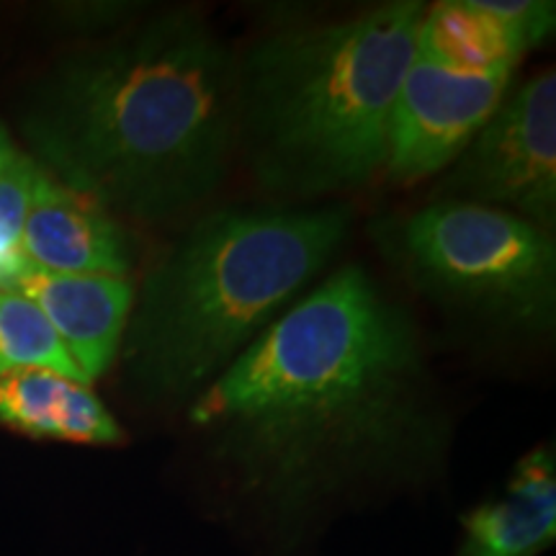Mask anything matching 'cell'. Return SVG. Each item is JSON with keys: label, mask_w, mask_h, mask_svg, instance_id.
<instances>
[{"label": "cell", "mask_w": 556, "mask_h": 556, "mask_svg": "<svg viewBox=\"0 0 556 556\" xmlns=\"http://www.w3.org/2000/svg\"><path fill=\"white\" fill-rule=\"evenodd\" d=\"M523 54L510 29L484 9L482 0H446L433 5L417 34V58L462 73L518 65Z\"/></svg>", "instance_id": "obj_12"}, {"label": "cell", "mask_w": 556, "mask_h": 556, "mask_svg": "<svg viewBox=\"0 0 556 556\" xmlns=\"http://www.w3.org/2000/svg\"><path fill=\"white\" fill-rule=\"evenodd\" d=\"M351 208H219L186 229L135 294L122 358L137 392L197 400L319 274Z\"/></svg>", "instance_id": "obj_4"}, {"label": "cell", "mask_w": 556, "mask_h": 556, "mask_svg": "<svg viewBox=\"0 0 556 556\" xmlns=\"http://www.w3.org/2000/svg\"><path fill=\"white\" fill-rule=\"evenodd\" d=\"M371 235L420 294L520 332L556 319V242L546 229L500 208L430 201L379 219Z\"/></svg>", "instance_id": "obj_5"}, {"label": "cell", "mask_w": 556, "mask_h": 556, "mask_svg": "<svg viewBox=\"0 0 556 556\" xmlns=\"http://www.w3.org/2000/svg\"><path fill=\"white\" fill-rule=\"evenodd\" d=\"M18 152H21V150L16 148V144H13L9 129H5L3 124H0V170H3L5 165H9L11 160L18 155Z\"/></svg>", "instance_id": "obj_16"}, {"label": "cell", "mask_w": 556, "mask_h": 556, "mask_svg": "<svg viewBox=\"0 0 556 556\" xmlns=\"http://www.w3.org/2000/svg\"><path fill=\"white\" fill-rule=\"evenodd\" d=\"M47 368L88 384L37 304L16 287H0V374Z\"/></svg>", "instance_id": "obj_13"}, {"label": "cell", "mask_w": 556, "mask_h": 556, "mask_svg": "<svg viewBox=\"0 0 556 556\" xmlns=\"http://www.w3.org/2000/svg\"><path fill=\"white\" fill-rule=\"evenodd\" d=\"M189 422L278 518L358 484L422 479L448 446L413 317L356 263L270 323Z\"/></svg>", "instance_id": "obj_1"}, {"label": "cell", "mask_w": 556, "mask_h": 556, "mask_svg": "<svg viewBox=\"0 0 556 556\" xmlns=\"http://www.w3.org/2000/svg\"><path fill=\"white\" fill-rule=\"evenodd\" d=\"M235 65L197 11H165L52 70L24 109L34 160L109 212L163 225L217 191L235 142Z\"/></svg>", "instance_id": "obj_2"}, {"label": "cell", "mask_w": 556, "mask_h": 556, "mask_svg": "<svg viewBox=\"0 0 556 556\" xmlns=\"http://www.w3.org/2000/svg\"><path fill=\"white\" fill-rule=\"evenodd\" d=\"M433 201H464L516 214L541 229L556 222V75L552 70L503 99L451 165Z\"/></svg>", "instance_id": "obj_6"}, {"label": "cell", "mask_w": 556, "mask_h": 556, "mask_svg": "<svg viewBox=\"0 0 556 556\" xmlns=\"http://www.w3.org/2000/svg\"><path fill=\"white\" fill-rule=\"evenodd\" d=\"M428 5L394 0L255 41L235 65V142L263 189L291 199L384 173L394 99Z\"/></svg>", "instance_id": "obj_3"}, {"label": "cell", "mask_w": 556, "mask_h": 556, "mask_svg": "<svg viewBox=\"0 0 556 556\" xmlns=\"http://www.w3.org/2000/svg\"><path fill=\"white\" fill-rule=\"evenodd\" d=\"M513 70L516 65L462 73L415 58L389 119L384 176L397 186H415L451 168L503 103Z\"/></svg>", "instance_id": "obj_7"}, {"label": "cell", "mask_w": 556, "mask_h": 556, "mask_svg": "<svg viewBox=\"0 0 556 556\" xmlns=\"http://www.w3.org/2000/svg\"><path fill=\"white\" fill-rule=\"evenodd\" d=\"M482 5L503 21L523 52L552 37L556 24L552 0H482Z\"/></svg>", "instance_id": "obj_15"}, {"label": "cell", "mask_w": 556, "mask_h": 556, "mask_svg": "<svg viewBox=\"0 0 556 556\" xmlns=\"http://www.w3.org/2000/svg\"><path fill=\"white\" fill-rule=\"evenodd\" d=\"M21 294L45 312L70 358L90 384L119 358L135 283L119 276H70L29 268L16 281Z\"/></svg>", "instance_id": "obj_9"}, {"label": "cell", "mask_w": 556, "mask_h": 556, "mask_svg": "<svg viewBox=\"0 0 556 556\" xmlns=\"http://www.w3.org/2000/svg\"><path fill=\"white\" fill-rule=\"evenodd\" d=\"M21 253L45 274L129 278L131 245L124 227L99 201L37 170Z\"/></svg>", "instance_id": "obj_8"}, {"label": "cell", "mask_w": 556, "mask_h": 556, "mask_svg": "<svg viewBox=\"0 0 556 556\" xmlns=\"http://www.w3.org/2000/svg\"><path fill=\"white\" fill-rule=\"evenodd\" d=\"M37 170V160L24 152H18L0 170V287H16L18 278L29 270L21 253V235L29 214Z\"/></svg>", "instance_id": "obj_14"}, {"label": "cell", "mask_w": 556, "mask_h": 556, "mask_svg": "<svg viewBox=\"0 0 556 556\" xmlns=\"http://www.w3.org/2000/svg\"><path fill=\"white\" fill-rule=\"evenodd\" d=\"M556 539V462L552 446L520 458L497 497L462 516L454 556H539Z\"/></svg>", "instance_id": "obj_10"}, {"label": "cell", "mask_w": 556, "mask_h": 556, "mask_svg": "<svg viewBox=\"0 0 556 556\" xmlns=\"http://www.w3.org/2000/svg\"><path fill=\"white\" fill-rule=\"evenodd\" d=\"M0 426L34 441L119 446L124 430L83 381L47 368L0 374Z\"/></svg>", "instance_id": "obj_11"}]
</instances>
